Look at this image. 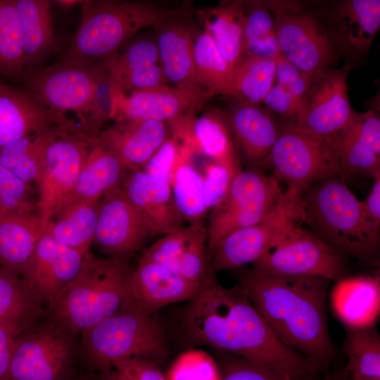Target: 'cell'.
<instances>
[{
	"instance_id": "db71d44e",
	"label": "cell",
	"mask_w": 380,
	"mask_h": 380,
	"mask_svg": "<svg viewBox=\"0 0 380 380\" xmlns=\"http://www.w3.org/2000/svg\"><path fill=\"white\" fill-rule=\"evenodd\" d=\"M15 338L0 327V380H8L9 367Z\"/></svg>"
},
{
	"instance_id": "e0dca14e",
	"label": "cell",
	"mask_w": 380,
	"mask_h": 380,
	"mask_svg": "<svg viewBox=\"0 0 380 380\" xmlns=\"http://www.w3.org/2000/svg\"><path fill=\"white\" fill-rule=\"evenodd\" d=\"M153 236L121 185L101 198L93 243L102 252L127 258Z\"/></svg>"
},
{
	"instance_id": "8fae6325",
	"label": "cell",
	"mask_w": 380,
	"mask_h": 380,
	"mask_svg": "<svg viewBox=\"0 0 380 380\" xmlns=\"http://www.w3.org/2000/svg\"><path fill=\"white\" fill-rule=\"evenodd\" d=\"M283 194L279 182L261 169L239 170L224 200L211 210L206 227L210 254L232 232L263 220L278 205Z\"/></svg>"
},
{
	"instance_id": "7a4b0ae2",
	"label": "cell",
	"mask_w": 380,
	"mask_h": 380,
	"mask_svg": "<svg viewBox=\"0 0 380 380\" xmlns=\"http://www.w3.org/2000/svg\"><path fill=\"white\" fill-rule=\"evenodd\" d=\"M331 282L252 269L239 284L274 335L301 355L312 374L327 367L335 357L327 312Z\"/></svg>"
},
{
	"instance_id": "91938a15",
	"label": "cell",
	"mask_w": 380,
	"mask_h": 380,
	"mask_svg": "<svg viewBox=\"0 0 380 380\" xmlns=\"http://www.w3.org/2000/svg\"><path fill=\"white\" fill-rule=\"evenodd\" d=\"M72 380H89V379L80 378V379H72Z\"/></svg>"
},
{
	"instance_id": "7c38bea8",
	"label": "cell",
	"mask_w": 380,
	"mask_h": 380,
	"mask_svg": "<svg viewBox=\"0 0 380 380\" xmlns=\"http://www.w3.org/2000/svg\"><path fill=\"white\" fill-rule=\"evenodd\" d=\"M272 11L280 53L313 76L336 60L334 39L322 23L295 1H265Z\"/></svg>"
},
{
	"instance_id": "6da1fadb",
	"label": "cell",
	"mask_w": 380,
	"mask_h": 380,
	"mask_svg": "<svg viewBox=\"0 0 380 380\" xmlns=\"http://www.w3.org/2000/svg\"><path fill=\"white\" fill-rule=\"evenodd\" d=\"M186 303L179 320L190 343L242 357L291 380L312 374L307 361L274 335L239 285L225 287L214 277Z\"/></svg>"
},
{
	"instance_id": "8992f818",
	"label": "cell",
	"mask_w": 380,
	"mask_h": 380,
	"mask_svg": "<svg viewBox=\"0 0 380 380\" xmlns=\"http://www.w3.org/2000/svg\"><path fill=\"white\" fill-rule=\"evenodd\" d=\"M300 223L341 255L368 261L376 258L379 231L368 222L360 201L341 176L321 180L303 194Z\"/></svg>"
},
{
	"instance_id": "f5cc1de1",
	"label": "cell",
	"mask_w": 380,
	"mask_h": 380,
	"mask_svg": "<svg viewBox=\"0 0 380 380\" xmlns=\"http://www.w3.org/2000/svg\"><path fill=\"white\" fill-rule=\"evenodd\" d=\"M363 213L368 222L376 230L380 227V177L374 179L368 196L360 201Z\"/></svg>"
},
{
	"instance_id": "60d3db41",
	"label": "cell",
	"mask_w": 380,
	"mask_h": 380,
	"mask_svg": "<svg viewBox=\"0 0 380 380\" xmlns=\"http://www.w3.org/2000/svg\"><path fill=\"white\" fill-rule=\"evenodd\" d=\"M24 53L15 0H0V74L21 77Z\"/></svg>"
},
{
	"instance_id": "d6986e66",
	"label": "cell",
	"mask_w": 380,
	"mask_h": 380,
	"mask_svg": "<svg viewBox=\"0 0 380 380\" xmlns=\"http://www.w3.org/2000/svg\"><path fill=\"white\" fill-rule=\"evenodd\" d=\"M141 258L160 264L202 285L215 277L210 265L206 227L188 224L163 235L145 248Z\"/></svg>"
},
{
	"instance_id": "cb8c5ba5",
	"label": "cell",
	"mask_w": 380,
	"mask_h": 380,
	"mask_svg": "<svg viewBox=\"0 0 380 380\" xmlns=\"http://www.w3.org/2000/svg\"><path fill=\"white\" fill-rule=\"evenodd\" d=\"M170 134L165 122L122 120L102 128L95 139L113 152L127 169H141Z\"/></svg>"
},
{
	"instance_id": "1f68e13d",
	"label": "cell",
	"mask_w": 380,
	"mask_h": 380,
	"mask_svg": "<svg viewBox=\"0 0 380 380\" xmlns=\"http://www.w3.org/2000/svg\"><path fill=\"white\" fill-rule=\"evenodd\" d=\"M52 3L48 0H15L25 72L41 66L42 61L56 48Z\"/></svg>"
},
{
	"instance_id": "484cf974",
	"label": "cell",
	"mask_w": 380,
	"mask_h": 380,
	"mask_svg": "<svg viewBox=\"0 0 380 380\" xmlns=\"http://www.w3.org/2000/svg\"><path fill=\"white\" fill-rule=\"evenodd\" d=\"M225 114L238 156L250 167H265L282 127L260 106L238 103Z\"/></svg>"
},
{
	"instance_id": "b9f144b4",
	"label": "cell",
	"mask_w": 380,
	"mask_h": 380,
	"mask_svg": "<svg viewBox=\"0 0 380 380\" xmlns=\"http://www.w3.org/2000/svg\"><path fill=\"white\" fill-rule=\"evenodd\" d=\"M0 165L25 183L36 184L40 172L38 133L0 147Z\"/></svg>"
},
{
	"instance_id": "f546056e",
	"label": "cell",
	"mask_w": 380,
	"mask_h": 380,
	"mask_svg": "<svg viewBox=\"0 0 380 380\" xmlns=\"http://www.w3.org/2000/svg\"><path fill=\"white\" fill-rule=\"evenodd\" d=\"M44 303L21 277L0 267V327L16 338L37 326Z\"/></svg>"
},
{
	"instance_id": "3957f363",
	"label": "cell",
	"mask_w": 380,
	"mask_h": 380,
	"mask_svg": "<svg viewBox=\"0 0 380 380\" xmlns=\"http://www.w3.org/2000/svg\"><path fill=\"white\" fill-rule=\"evenodd\" d=\"M23 77L26 89L67 131L89 141L110 120L112 84L99 61H60L30 70Z\"/></svg>"
},
{
	"instance_id": "6f0895ef",
	"label": "cell",
	"mask_w": 380,
	"mask_h": 380,
	"mask_svg": "<svg viewBox=\"0 0 380 380\" xmlns=\"http://www.w3.org/2000/svg\"><path fill=\"white\" fill-rule=\"evenodd\" d=\"M83 1L80 0H58L54 1L53 3L58 4L63 8L73 7L77 4H82Z\"/></svg>"
},
{
	"instance_id": "f1b7e54d",
	"label": "cell",
	"mask_w": 380,
	"mask_h": 380,
	"mask_svg": "<svg viewBox=\"0 0 380 380\" xmlns=\"http://www.w3.org/2000/svg\"><path fill=\"white\" fill-rule=\"evenodd\" d=\"M89 141L91 147L87 159L73 189L61 205L76 201L99 202L106 194L121 185L128 170L95 137Z\"/></svg>"
},
{
	"instance_id": "2e32d148",
	"label": "cell",
	"mask_w": 380,
	"mask_h": 380,
	"mask_svg": "<svg viewBox=\"0 0 380 380\" xmlns=\"http://www.w3.org/2000/svg\"><path fill=\"white\" fill-rule=\"evenodd\" d=\"M203 286L160 264L139 258L137 267L129 272L122 308L155 315L166 305L189 301Z\"/></svg>"
},
{
	"instance_id": "5bb4252c",
	"label": "cell",
	"mask_w": 380,
	"mask_h": 380,
	"mask_svg": "<svg viewBox=\"0 0 380 380\" xmlns=\"http://www.w3.org/2000/svg\"><path fill=\"white\" fill-rule=\"evenodd\" d=\"M353 64L327 68L312 77L298 118L292 125L331 139L350 121L354 111L348 94V76Z\"/></svg>"
},
{
	"instance_id": "52a82bcc",
	"label": "cell",
	"mask_w": 380,
	"mask_h": 380,
	"mask_svg": "<svg viewBox=\"0 0 380 380\" xmlns=\"http://www.w3.org/2000/svg\"><path fill=\"white\" fill-rule=\"evenodd\" d=\"M82 336L89 362L101 372L124 360L139 357L158 362L167 354L164 330L156 314L146 315L127 308H122Z\"/></svg>"
},
{
	"instance_id": "ee69618b",
	"label": "cell",
	"mask_w": 380,
	"mask_h": 380,
	"mask_svg": "<svg viewBox=\"0 0 380 380\" xmlns=\"http://www.w3.org/2000/svg\"><path fill=\"white\" fill-rule=\"evenodd\" d=\"M32 186L0 165V217L37 212Z\"/></svg>"
},
{
	"instance_id": "83f0119b",
	"label": "cell",
	"mask_w": 380,
	"mask_h": 380,
	"mask_svg": "<svg viewBox=\"0 0 380 380\" xmlns=\"http://www.w3.org/2000/svg\"><path fill=\"white\" fill-rule=\"evenodd\" d=\"M55 125L50 113L29 91L0 80V147Z\"/></svg>"
},
{
	"instance_id": "30bf717a",
	"label": "cell",
	"mask_w": 380,
	"mask_h": 380,
	"mask_svg": "<svg viewBox=\"0 0 380 380\" xmlns=\"http://www.w3.org/2000/svg\"><path fill=\"white\" fill-rule=\"evenodd\" d=\"M40 172L36 203L42 230L71 192L89 154V141L58 126L38 133Z\"/></svg>"
},
{
	"instance_id": "4316f807",
	"label": "cell",
	"mask_w": 380,
	"mask_h": 380,
	"mask_svg": "<svg viewBox=\"0 0 380 380\" xmlns=\"http://www.w3.org/2000/svg\"><path fill=\"white\" fill-rule=\"evenodd\" d=\"M329 296L335 315L346 328L376 325L380 313L379 275L345 276L336 281Z\"/></svg>"
},
{
	"instance_id": "c3c4849f",
	"label": "cell",
	"mask_w": 380,
	"mask_h": 380,
	"mask_svg": "<svg viewBox=\"0 0 380 380\" xmlns=\"http://www.w3.org/2000/svg\"><path fill=\"white\" fill-rule=\"evenodd\" d=\"M312 77V76L300 70L281 53L276 58L275 82L289 91L300 106L308 94Z\"/></svg>"
},
{
	"instance_id": "681fc988",
	"label": "cell",
	"mask_w": 380,
	"mask_h": 380,
	"mask_svg": "<svg viewBox=\"0 0 380 380\" xmlns=\"http://www.w3.org/2000/svg\"><path fill=\"white\" fill-rule=\"evenodd\" d=\"M180 146L181 143L170 134L141 170L151 176L169 183Z\"/></svg>"
},
{
	"instance_id": "5b68a950",
	"label": "cell",
	"mask_w": 380,
	"mask_h": 380,
	"mask_svg": "<svg viewBox=\"0 0 380 380\" xmlns=\"http://www.w3.org/2000/svg\"><path fill=\"white\" fill-rule=\"evenodd\" d=\"M131 269L127 258L88 253L78 275L48 305L49 322L82 335L122 308Z\"/></svg>"
},
{
	"instance_id": "ba28073f",
	"label": "cell",
	"mask_w": 380,
	"mask_h": 380,
	"mask_svg": "<svg viewBox=\"0 0 380 380\" xmlns=\"http://www.w3.org/2000/svg\"><path fill=\"white\" fill-rule=\"evenodd\" d=\"M253 269L280 275L318 277L331 281L345 277L347 270L341 255L304 228L299 220L277 233Z\"/></svg>"
},
{
	"instance_id": "9a60e30c",
	"label": "cell",
	"mask_w": 380,
	"mask_h": 380,
	"mask_svg": "<svg viewBox=\"0 0 380 380\" xmlns=\"http://www.w3.org/2000/svg\"><path fill=\"white\" fill-rule=\"evenodd\" d=\"M70 336L49 322L15 338L8 380H63L72 354Z\"/></svg>"
},
{
	"instance_id": "4dcf8cb0",
	"label": "cell",
	"mask_w": 380,
	"mask_h": 380,
	"mask_svg": "<svg viewBox=\"0 0 380 380\" xmlns=\"http://www.w3.org/2000/svg\"><path fill=\"white\" fill-rule=\"evenodd\" d=\"M334 39L355 53H365L380 27L379 0H348L331 15Z\"/></svg>"
},
{
	"instance_id": "bcb514c9",
	"label": "cell",
	"mask_w": 380,
	"mask_h": 380,
	"mask_svg": "<svg viewBox=\"0 0 380 380\" xmlns=\"http://www.w3.org/2000/svg\"><path fill=\"white\" fill-rule=\"evenodd\" d=\"M239 170L213 160L205 165L201 171L203 199L208 212L215 209L224 200L232 179Z\"/></svg>"
},
{
	"instance_id": "ffe728a7",
	"label": "cell",
	"mask_w": 380,
	"mask_h": 380,
	"mask_svg": "<svg viewBox=\"0 0 380 380\" xmlns=\"http://www.w3.org/2000/svg\"><path fill=\"white\" fill-rule=\"evenodd\" d=\"M192 110L167 123L170 132L203 156L235 170L241 169L226 114L219 109Z\"/></svg>"
},
{
	"instance_id": "277c9868",
	"label": "cell",
	"mask_w": 380,
	"mask_h": 380,
	"mask_svg": "<svg viewBox=\"0 0 380 380\" xmlns=\"http://www.w3.org/2000/svg\"><path fill=\"white\" fill-rule=\"evenodd\" d=\"M81 5L80 25L63 62L96 63L119 50L139 31L191 14L185 7L167 8L144 1L84 0Z\"/></svg>"
},
{
	"instance_id": "4fadbf2b",
	"label": "cell",
	"mask_w": 380,
	"mask_h": 380,
	"mask_svg": "<svg viewBox=\"0 0 380 380\" xmlns=\"http://www.w3.org/2000/svg\"><path fill=\"white\" fill-rule=\"evenodd\" d=\"M303 193L288 188L273 211L263 220L225 236L210 254L212 272L255 262L287 224L300 220Z\"/></svg>"
},
{
	"instance_id": "9c48e42d",
	"label": "cell",
	"mask_w": 380,
	"mask_h": 380,
	"mask_svg": "<svg viewBox=\"0 0 380 380\" xmlns=\"http://www.w3.org/2000/svg\"><path fill=\"white\" fill-rule=\"evenodd\" d=\"M265 167L278 182L303 194L321 180L342 177L332 141L295 126L282 127Z\"/></svg>"
},
{
	"instance_id": "d6a6232c",
	"label": "cell",
	"mask_w": 380,
	"mask_h": 380,
	"mask_svg": "<svg viewBox=\"0 0 380 380\" xmlns=\"http://www.w3.org/2000/svg\"><path fill=\"white\" fill-rule=\"evenodd\" d=\"M42 232L37 212L0 217V267L20 277Z\"/></svg>"
},
{
	"instance_id": "74e56055",
	"label": "cell",
	"mask_w": 380,
	"mask_h": 380,
	"mask_svg": "<svg viewBox=\"0 0 380 380\" xmlns=\"http://www.w3.org/2000/svg\"><path fill=\"white\" fill-rule=\"evenodd\" d=\"M279 54L274 15L265 1H244L243 55L275 59Z\"/></svg>"
},
{
	"instance_id": "7402d4cb",
	"label": "cell",
	"mask_w": 380,
	"mask_h": 380,
	"mask_svg": "<svg viewBox=\"0 0 380 380\" xmlns=\"http://www.w3.org/2000/svg\"><path fill=\"white\" fill-rule=\"evenodd\" d=\"M330 139L343 178L352 175L380 177V119L374 111L355 112L348 124Z\"/></svg>"
},
{
	"instance_id": "7bdbcfd3",
	"label": "cell",
	"mask_w": 380,
	"mask_h": 380,
	"mask_svg": "<svg viewBox=\"0 0 380 380\" xmlns=\"http://www.w3.org/2000/svg\"><path fill=\"white\" fill-rule=\"evenodd\" d=\"M99 62L110 80L138 68L160 64L156 41L148 39L138 40Z\"/></svg>"
},
{
	"instance_id": "d4e9b609",
	"label": "cell",
	"mask_w": 380,
	"mask_h": 380,
	"mask_svg": "<svg viewBox=\"0 0 380 380\" xmlns=\"http://www.w3.org/2000/svg\"><path fill=\"white\" fill-rule=\"evenodd\" d=\"M186 18H170L153 27L160 65L173 87L212 97L196 79L194 45L197 32L184 23Z\"/></svg>"
},
{
	"instance_id": "d590c367",
	"label": "cell",
	"mask_w": 380,
	"mask_h": 380,
	"mask_svg": "<svg viewBox=\"0 0 380 380\" xmlns=\"http://www.w3.org/2000/svg\"><path fill=\"white\" fill-rule=\"evenodd\" d=\"M195 156L189 146L181 143L169 182L176 208L189 224H203L208 213L203 199L202 174L194 164Z\"/></svg>"
},
{
	"instance_id": "11a10c76",
	"label": "cell",
	"mask_w": 380,
	"mask_h": 380,
	"mask_svg": "<svg viewBox=\"0 0 380 380\" xmlns=\"http://www.w3.org/2000/svg\"><path fill=\"white\" fill-rule=\"evenodd\" d=\"M300 380H350L346 371L324 376H317L315 374H309Z\"/></svg>"
},
{
	"instance_id": "e575fe53",
	"label": "cell",
	"mask_w": 380,
	"mask_h": 380,
	"mask_svg": "<svg viewBox=\"0 0 380 380\" xmlns=\"http://www.w3.org/2000/svg\"><path fill=\"white\" fill-rule=\"evenodd\" d=\"M99 203L76 201L63 204L43 232L61 244L87 255L94 239Z\"/></svg>"
},
{
	"instance_id": "f35d334b",
	"label": "cell",
	"mask_w": 380,
	"mask_h": 380,
	"mask_svg": "<svg viewBox=\"0 0 380 380\" xmlns=\"http://www.w3.org/2000/svg\"><path fill=\"white\" fill-rule=\"evenodd\" d=\"M196 79L211 96H230L232 72L211 37L203 30L196 34L194 45Z\"/></svg>"
},
{
	"instance_id": "f907efd6",
	"label": "cell",
	"mask_w": 380,
	"mask_h": 380,
	"mask_svg": "<svg viewBox=\"0 0 380 380\" xmlns=\"http://www.w3.org/2000/svg\"><path fill=\"white\" fill-rule=\"evenodd\" d=\"M270 113L280 115L289 121L285 125H292L296 122L300 110V103L281 85L274 82L263 103Z\"/></svg>"
},
{
	"instance_id": "603a6c76",
	"label": "cell",
	"mask_w": 380,
	"mask_h": 380,
	"mask_svg": "<svg viewBox=\"0 0 380 380\" xmlns=\"http://www.w3.org/2000/svg\"><path fill=\"white\" fill-rule=\"evenodd\" d=\"M121 188L153 236L167 234L182 227L184 221L169 183L141 169H128Z\"/></svg>"
},
{
	"instance_id": "816d5d0a",
	"label": "cell",
	"mask_w": 380,
	"mask_h": 380,
	"mask_svg": "<svg viewBox=\"0 0 380 380\" xmlns=\"http://www.w3.org/2000/svg\"><path fill=\"white\" fill-rule=\"evenodd\" d=\"M158 363L146 358L134 357L115 362L113 369L127 380H167Z\"/></svg>"
},
{
	"instance_id": "8d00e7d4",
	"label": "cell",
	"mask_w": 380,
	"mask_h": 380,
	"mask_svg": "<svg viewBox=\"0 0 380 380\" xmlns=\"http://www.w3.org/2000/svg\"><path fill=\"white\" fill-rule=\"evenodd\" d=\"M276 58L243 55L232 73L230 97L239 104L260 106L275 82Z\"/></svg>"
},
{
	"instance_id": "836d02e7",
	"label": "cell",
	"mask_w": 380,
	"mask_h": 380,
	"mask_svg": "<svg viewBox=\"0 0 380 380\" xmlns=\"http://www.w3.org/2000/svg\"><path fill=\"white\" fill-rule=\"evenodd\" d=\"M197 15L232 73L243 53L244 1H223Z\"/></svg>"
},
{
	"instance_id": "f6af8a7d",
	"label": "cell",
	"mask_w": 380,
	"mask_h": 380,
	"mask_svg": "<svg viewBox=\"0 0 380 380\" xmlns=\"http://www.w3.org/2000/svg\"><path fill=\"white\" fill-rule=\"evenodd\" d=\"M167 380H220V369L207 353L191 350L179 355L166 376Z\"/></svg>"
},
{
	"instance_id": "7dc6e473",
	"label": "cell",
	"mask_w": 380,
	"mask_h": 380,
	"mask_svg": "<svg viewBox=\"0 0 380 380\" xmlns=\"http://www.w3.org/2000/svg\"><path fill=\"white\" fill-rule=\"evenodd\" d=\"M220 380H291L284 374L242 357L224 353Z\"/></svg>"
},
{
	"instance_id": "680465c9",
	"label": "cell",
	"mask_w": 380,
	"mask_h": 380,
	"mask_svg": "<svg viewBox=\"0 0 380 380\" xmlns=\"http://www.w3.org/2000/svg\"><path fill=\"white\" fill-rule=\"evenodd\" d=\"M349 379L350 380H380V379H366V378H354V379L349 378Z\"/></svg>"
},
{
	"instance_id": "44dd1931",
	"label": "cell",
	"mask_w": 380,
	"mask_h": 380,
	"mask_svg": "<svg viewBox=\"0 0 380 380\" xmlns=\"http://www.w3.org/2000/svg\"><path fill=\"white\" fill-rule=\"evenodd\" d=\"M86 255L43 232L20 277L49 305L78 275Z\"/></svg>"
},
{
	"instance_id": "ac0fdd59",
	"label": "cell",
	"mask_w": 380,
	"mask_h": 380,
	"mask_svg": "<svg viewBox=\"0 0 380 380\" xmlns=\"http://www.w3.org/2000/svg\"><path fill=\"white\" fill-rule=\"evenodd\" d=\"M210 96L170 85L129 92L112 87L110 120H153L166 123L202 108Z\"/></svg>"
},
{
	"instance_id": "9f6ffc18",
	"label": "cell",
	"mask_w": 380,
	"mask_h": 380,
	"mask_svg": "<svg viewBox=\"0 0 380 380\" xmlns=\"http://www.w3.org/2000/svg\"><path fill=\"white\" fill-rule=\"evenodd\" d=\"M99 380H127L123 375L115 369L101 372Z\"/></svg>"
},
{
	"instance_id": "ab89813d",
	"label": "cell",
	"mask_w": 380,
	"mask_h": 380,
	"mask_svg": "<svg viewBox=\"0 0 380 380\" xmlns=\"http://www.w3.org/2000/svg\"><path fill=\"white\" fill-rule=\"evenodd\" d=\"M343 349L348 357L346 372L350 379H380V336L376 325L346 328Z\"/></svg>"
}]
</instances>
